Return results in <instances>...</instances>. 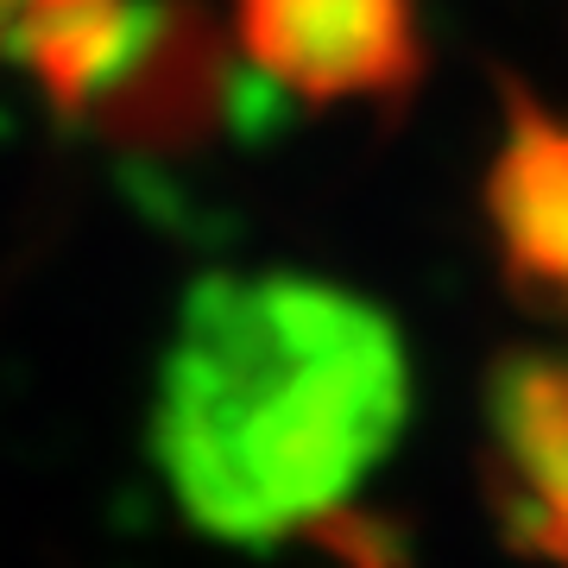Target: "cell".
I'll return each mask as SVG.
<instances>
[{
	"label": "cell",
	"mask_w": 568,
	"mask_h": 568,
	"mask_svg": "<svg viewBox=\"0 0 568 568\" xmlns=\"http://www.w3.org/2000/svg\"><path fill=\"white\" fill-rule=\"evenodd\" d=\"M405 410V342L379 304L310 272H215L183 297L152 455L196 530L278 544L342 518Z\"/></svg>",
	"instance_id": "cell-1"
},
{
	"label": "cell",
	"mask_w": 568,
	"mask_h": 568,
	"mask_svg": "<svg viewBox=\"0 0 568 568\" xmlns=\"http://www.w3.org/2000/svg\"><path fill=\"white\" fill-rule=\"evenodd\" d=\"M227 32L310 108H405L429 63L417 0H227Z\"/></svg>",
	"instance_id": "cell-2"
},
{
	"label": "cell",
	"mask_w": 568,
	"mask_h": 568,
	"mask_svg": "<svg viewBox=\"0 0 568 568\" xmlns=\"http://www.w3.org/2000/svg\"><path fill=\"white\" fill-rule=\"evenodd\" d=\"M234 32L203 0H152L140 39L89 108V126L121 152L178 159L222 133L234 102Z\"/></svg>",
	"instance_id": "cell-3"
},
{
	"label": "cell",
	"mask_w": 568,
	"mask_h": 568,
	"mask_svg": "<svg viewBox=\"0 0 568 568\" xmlns=\"http://www.w3.org/2000/svg\"><path fill=\"white\" fill-rule=\"evenodd\" d=\"M487 499L525 556L568 568V361L506 354L487 379Z\"/></svg>",
	"instance_id": "cell-4"
},
{
	"label": "cell",
	"mask_w": 568,
	"mask_h": 568,
	"mask_svg": "<svg viewBox=\"0 0 568 568\" xmlns=\"http://www.w3.org/2000/svg\"><path fill=\"white\" fill-rule=\"evenodd\" d=\"M506 102V140L480 183L499 278L525 310L568 316V121L525 89Z\"/></svg>",
	"instance_id": "cell-5"
},
{
	"label": "cell",
	"mask_w": 568,
	"mask_h": 568,
	"mask_svg": "<svg viewBox=\"0 0 568 568\" xmlns=\"http://www.w3.org/2000/svg\"><path fill=\"white\" fill-rule=\"evenodd\" d=\"M140 0H26L7 58L26 63L58 121H89L140 39Z\"/></svg>",
	"instance_id": "cell-6"
},
{
	"label": "cell",
	"mask_w": 568,
	"mask_h": 568,
	"mask_svg": "<svg viewBox=\"0 0 568 568\" xmlns=\"http://www.w3.org/2000/svg\"><path fill=\"white\" fill-rule=\"evenodd\" d=\"M310 544L335 549V556H342V568H405L398 537H392L386 525H373V518H354V511L328 518L323 530H310Z\"/></svg>",
	"instance_id": "cell-7"
},
{
	"label": "cell",
	"mask_w": 568,
	"mask_h": 568,
	"mask_svg": "<svg viewBox=\"0 0 568 568\" xmlns=\"http://www.w3.org/2000/svg\"><path fill=\"white\" fill-rule=\"evenodd\" d=\"M26 0H0V58H7V44H13V26H20Z\"/></svg>",
	"instance_id": "cell-8"
}]
</instances>
